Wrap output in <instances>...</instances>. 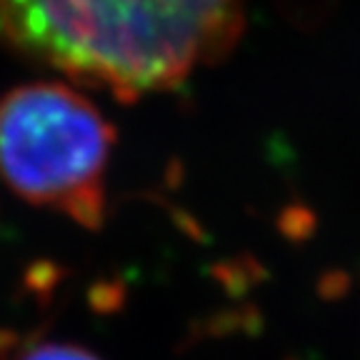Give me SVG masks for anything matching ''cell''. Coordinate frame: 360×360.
Returning a JSON list of instances; mask_svg holds the SVG:
<instances>
[{
  "label": "cell",
  "mask_w": 360,
  "mask_h": 360,
  "mask_svg": "<svg viewBox=\"0 0 360 360\" xmlns=\"http://www.w3.org/2000/svg\"><path fill=\"white\" fill-rule=\"evenodd\" d=\"M245 0H0V45L138 98L180 85L240 38Z\"/></svg>",
  "instance_id": "obj_1"
},
{
  "label": "cell",
  "mask_w": 360,
  "mask_h": 360,
  "mask_svg": "<svg viewBox=\"0 0 360 360\" xmlns=\"http://www.w3.org/2000/svg\"><path fill=\"white\" fill-rule=\"evenodd\" d=\"M112 141L103 112L65 83H28L0 101V178L90 231L103 223Z\"/></svg>",
  "instance_id": "obj_2"
},
{
  "label": "cell",
  "mask_w": 360,
  "mask_h": 360,
  "mask_svg": "<svg viewBox=\"0 0 360 360\" xmlns=\"http://www.w3.org/2000/svg\"><path fill=\"white\" fill-rule=\"evenodd\" d=\"M18 360H101L93 350L75 343H33L22 345Z\"/></svg>",
  "instance_id": "obj_3"
},
{
  "label": "cell",
  "mask_w": 360,
  "mask_h": 360,
  "mask_svg": "<svg viewBox=\"0 0 360 360\" xmlns=\"http://www.w3.org/2000/svg\"><path fill=\"white\" fill-rule=\"evenodd\" d=\"M22 348V338L15 330H8V328H0V358L3 355H13Z\"/></svg>",
  "instance_id": "obj_4"
}]
</instances>
